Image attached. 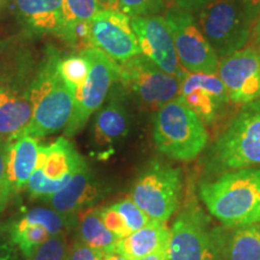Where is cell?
I'll return each instance as SVG.
<instances>
[{"instance_id":"obj_11","label":"cell","mask_w":260,"mask_h":260,"mask_svg":"<svg viewBox=\"0 0 260 260\" xmlns=\"http://www.w3.org/2000/svg\"><path fill=\"white\" fill-rule=\"evenodd\" d=\"M210 218L190 195L171 228L169 260H213Z\"/></svg>"},{"instance_id":"obj_12","label":"cell","mask_w":260,"mask_h":260,"mask_svg":"<svg viewBox=\"0 0 260 260\" xmlns=\"http://www.w3.org/2000/svg\"><path fill=\"white\" fill-rule=\"evenodd\" d=\"M75 224L76 216L59 213L48 207H34L10 224L9 235L11 242L28 259L48 239L65 234Z\"/></svg>"},{"instance_id":"obj_10","label":"cell","mask_w":260,"mask_h":260,"mask_svg":"<svg viewBox=\"0 0 260 260\" xmlns=\"http://www.w3.org/2000/svg\"><path fill=\"white\" fill-rule=\"evenodd\" d=\"M181 67L187 73L218 74L219 58L190 12L174 8L165 15Z\"/></svg>"},{"instance_id":"obj_31","label":"cell","mask_w":260,"mask_h":260,"mask_svg":"<svg viewBox=\"0 0 260 260\" xmlns=\"http://www.w3.org/2000/svg\"><path fill=\"white\" fill-rule=\"evenodd\" d=\"M8 147L9 139L0 138V212L5 209L11 197V188H10L8 169H6Z\"/></svg>"},{"instance_id":"obj_20","label":"cell","mask_w":260,"mask_h":260,"mask_svg":"<svg viewBox=\"0 0 260 260\" xmlns=\"http://www.w3.org/2000/svg\"><path fill=\"white\" fill-rule=\"evenodd\" d=\"M39 149L40 146L34 136L21 133L9 139L6 169L11 195H17L27 187L29 178L37 167Z\"/></svg>"},{"instance_id":"obj_38","label":"cell","mask_w":260,"mask_h":260,"mask_svg":"<svg viewBox=\"0 0 260 260\" xmlns=\"http://www.w3.org/2000/svg\"><path fill=\"white\" fill-rule=\"evenodd\" d=\"M254 32H255V41H256V44H258V46L260 48V15H259V17L256 18V24H255Z\"/></svg>"},{"instance_id":"obj_4","label":"cell","mask_w":260,"mask_h":260,"mask_svg":"<svg viewBox=\"0 0 260 260\" xmlns=\"http://www.w3.org/2000/svg\"><path fill=\"white\" fill-rule=\"evenodd\" d=\"M58 64L59 60L52 59L28 92L32 117L23 134L42 138L59 132L70 121L75 90L61 79Z\"/></svg>"},{"instance_id":"obj_14","label":"cell","mask_w":260,"mask_h":260,"mask_svg":"<svg viewBox=\"0 0 260 260\" xmlns=\"http://www.w3.org/2000/svg\"><path fill=\"white\" fill-rule=\"evenodd\" d=\"M218 77L230 103L237 105L260 99V48L247 47L219 60Z\"/></svg>"},{"instance_id":"obj_28","label":"cell","mask_w":260,"mask_h":260,"mask_svg":"<svg viewBox=\"0 0 260 260\" xmlns=\"http://www.w3.org/2000/svg\"><path fill=\"white\" fill-rule=\"evenodd\" d=\"M165 0H118L119 11L130 18L157 15L164 9Z\"/></svg>"},{"instance_id":"obj_8","label":"cell","mask_w":260,"mask_h":260,"mask_svg":"<svg viewBox=\"0 0 260 260\" xmlns=\"http://www.w3.org/2000/svg\"><path fill=\"white\" fill-rule=\"evenodd\" d=\"M118 81L140 105L157 111L178 96L182 80L165 73L148 58L139 54L122 63Z\"/></svg>"},{"instance_id":"obj_30","label":"cell","mask_w":260,"mask_h":260,"mask_svg":"<svg viewBox=\"0 0 260 260\" xmlns=\"http://www.w3.org/2000/svg\"><path fill=\"white\" fill-rule=\"evenodd\" d=\"M98 212H99L100 218H102L107 229L118 236L119 239H124V237L132 234L129 232L123 217L113 209L112 205L111 206L100 207V209H98Z\"/></svg>"},{"instance_id":"obj_16","label":"cell","mask_w":260,"mask_h":260,"mask_svg":"<svg viewBox=\"0 0 260 260\" xmlns=\"http://www.w3.org/2000/svg\"><path fill=\"white\" fill-rule=\"evenodd\" d=\"M178 99L200 118L204 125H212L230 103L218 75L186 73L181 81Z\"/></svg>"},{"instance_id":"obj_36","label":"cell","mask_w":260,"mask_h":260,"mask_svg":"<svg viewBox=\"0 0 260 260\" xmlns=\"http://www.w3.org/2000/svg\"><path fill=\"white\" fill-rule=\"evenodd\" d=\"M139 260H169V248L159 249V251L146 255Z\"/></svg>"},{"instance_id":"obj_39","label":"cell","mask_w":260,"mask_h":260,"mask_svg":"<svg viewBox=\"0 0 260 260\" xmlns=\"http://www.w3.org/2000/svg\"><path fill=\"white\" fill-rule=\"evenodd\" d=\"M100 2H106L109 5L118 4V0H100Z\"/></svg>"},{"instance_id":"obj_9","label":"cell","mask_w":260,"mask_h":260,"mask_svg":"<svg viewBox=\"0 0 260 260\" xmlns=\"http://www.w3.org/2000/svg\"><path fill=\"white\" fill-rule=\"evenodd\" d=\"M84 164L82 155L65 138H59L50 146H40L37 167L27 184L29 195L44 200L56 194Z\"/></svg>"},{"instance_id":"obj_7","label":"cell","mask_w":260,"mask_h":260,"mask_svg":"<svg viewBox=\"0 0 260 260\" xmlns=\"http://www.w3.org/2000/svg\"><path fill=\"white\" fill-rule=\"evenodd\" d=\"M82 53L88 58L90 68L86 81L75 92L74 110L64 132L69 138L81 132L90 116L102 107L113 83L119 77V67L103 51L89 47Z\"/></svg>"},{"instance_id":"obj_29","label":"cell","mask_w":260,"mask_h":260,"mask_svg":"<svg viewBox=\"0 0 260 260\" xmlns=\"http://www.w3.org/2000/svg\"><path fill=\"white\" fill-rule=\"evenodd\" d=\"M68 252L67 235L52 236L27 260H64Z\"/></svg>"},{"instance_id":"obj_24","label":"cell","mask_w":260,"mask_h":260,"mask_svg":"<svg viewBox=\"0 0 260 260\" xmlns=\"http://www.w3.org/2000/svg\"><path fill=\"white\" fill-rule=\"evenodd\" d=\"M79 240L96 252L100 256L116 253L119 237L107 229L100 218L98 209L81 214L79 220Z\"/></svg>"},{"instance_id":"obj_2","label":"cell","mask_w":260,"mask_h":260,"mask_svg":"<svg viewBox=\"0 0 260 260\" xmlns=\"http://www.w3.org/2000/svg\"><path fill=\"white\" fill-rule=\"evenodd\" d=\"M205 165L214 175L260 168V99L243 105L214 141Z\"/></svg>"},{"instance_id":"obj_37","label":"cell","mask_w":260,"mask_h":260,"mask_svg":"<svg viewBox=\"0 0 260 260\" xmlns=\"http://www.w3.org/2000/svg\"><path fill=\"white\" fill-rule=\"evenodd\" d=\"M102 260H129V259L121 254H118V253H111V254L102 256Z\"/></svg>"},{"instance_id":"obj_5","label":"cell","mask_w":260,"mask_h":260,"mask_svg":"<svg viewBox=\"0 0 260 260\" xmlns=\"http://www.w3.org/2000/svg\"><path fill=\"white\" fill-rule=\"evenodd\" d=\"M195 19L220 59L242 50L254 22L241 0H216L197 12Z\"/></svg>"},{"instance_id":"obj_25","label":"cell","mask_w":260,"mask_h":260,"mask_svg":"<svg viewBox=\"0 0 260 260\" xmlns=\"http://www.w3.org/2000/svg\"><path fill=\"white\" fill-rule=\"evenodd\" d=\"M89 60L81 52L80 54L68 57L67 59L59 61L58 70L68 86H70L75 92L83 84L89 73Z\"/></svg>"},{"instance_id":"obj_34","label":"cell","mask_w":260,"mask_h":260,"mask_svg":"<svg viewBox=\"0 0 260 260\" xmlns=\"http://www.w3.org/2000/svg\"><path fill=\"white\" fill-rule=\"evenodd\" d=\"M241 2L245 5L248 14L251 15L253 21H256V18L260 15V0H241Z\"/></svg>"},{"instance_id":"obj_3","label":"cell","mask_w":260,"mask_h":260,"mask_svg":"<svg viewBox=\"0 0 260 260\" xmlns=\"http://www.w3.org/2000/svg\"><path fill=\"white\" fill-rule=\"evenodd\" d=\"M153 140L165 157L191 161L203 153L209 141L206 126L178 96L154 113Z\"/></svg>"},{"instance_id":"obj_6","label":"cell","mask_w":260,"mask_h":260,"mask_svg":"<svg viewBox=\"0 0 260 260\" xmlns=\"http://www.w3.org/2000/svg\"><path fill=\"white\" fill-rule=\"evenodd\" d=\"M182 189L180 169L154 159L136 178L130 199L151 219L167 223L180 209Z\"/></svg>"},{"instance_id":"obj_27","label":"cell","mask_w":260,"mask_h":260,"mask_svg":"<svg viewBox=\"0 0 260 260\" xmlns=\"http://www.w3.org/2000/svg\"><path fill=\"white\" fill-rule=\"evenodd\" d=\"M112 207L123 217L129 232L132 234L142 229L152 220L130 198L113 204Z\"/></svg>"},{"instance_id":"obj_19","label":"cell","mask_w":260,"mask_h":260,"mask_svg":"<svg viewBox=\"0 0 260 260\" xmlns=\"http://www.w3.org/2000/svg\"><path fill=\"white\" fill-rule=\"evenodd\" d=\"M104 188L87 164H84L63 189L42 201L50 209L63 214L76 216V212L93 206L103 198Z\"/></svg>"},{"instance_id":"obj_26","label":"cell","mask_w":260,"mask_h":260,"mask_svg":"<svg viewBox=\"0 0 260 260\" xmlns=\"http://www.w3.org/2000/svg\"><path fill=\"white\" fill-rule=\"evenodd\" d=\"M102 9L100 0H63V25L89 22Z\"/></svg>"},{"instance_id":"obj_35","label":"cell","mask_w":260,"mask_h":260,"mask_svg":"<svg viewBox=\"0 0 260 260\" xmlns=\"http://www.w3.org/2000/svg\"><path fill=\"white\" fill-rule=\"evenodd\" d=\"M0 260H15L14 249L2 236H0Z\"/></svg>"},{"instance_id":"obj_18","label":"cell","mask_w":260,"mask_h":260,"mask_svg":"<svg viewBox=\"0 0 260 260\" xmlns=\"http://www.w3.org/2000/svg\"><path fill=\"white\" fill-rule=\"evenodd\" d=\"M213 260H260V224L210 230Z\"/></svg>"},{"instance_id":"obj_1","label":"cell","mask_w":260,"mask_h":260,"mask_svg":"<svg viewBox=\"0 0 260 260\" xmlns=\"http://www.w3.org/2000/svg\"><path fill=\"white\" fill-rule=\"evenodd\" d=\"M200 199L222 225L260 224V168H247L201 182Z\"/></svg>"},{"instance_id":"obj_22","label":"cell","mask_w":260,"mask_h":260,"mask_svg":"<svg viewBox=\"0 0 260 260\" xmlns=\"http://www.w3.org/2000/svg\"><path fill=\"white\" fill-rule=\"evenodd\" d=\"M15 5L29 30L58 34L63 25V0H15Z\"/></svg>"},{"instance_id":"obj_21","label":"cell","mask_w":260,"mask_h":260,"mask_svg":"<svg viewBox=\"0 0 260 260\" xmlns=\"http://www.w3.org/2000/svg\"><path fill=\"white\" fill-rule=\"evenodd\" d=\"M171 230L167 223L152 219L147 225L119 240L116 253L129 260H139L162 248H169Z\"/></svg>"},{"instance_id":"obj_23","label":"cell","mask_w":260,"mask_h":260,"mask_svg":"<svg viewBox=\"0 0 260 260\" xmlns=\"http://www.w3.org/2000/svg\"><path fill=\"white\" fill-rule=\"evenodd\" d=\"M32 117L29 94L23 95L0 86V138L10 139L21 134Z\"/></svg>"},{"instance_id":"obj_15","label":"cell","mask_w":260,"mask_h":260,"mask_svg":"<svg viewBox=\"0 0 260 260\" xmlns=\"http://www.w3.org/2000/svg\"><path fill=\"white\" fill-rule=\"evenodd\" d=\"M142 56L153 61L165 73L183 79L187 71L182 69L171 30L164 17L158 15L130 18Z\"/></svg>"},{"instance_id":"obj_32","label":"cell","mask_w":260,"mask_h":260,"mask_svg":"<svg viewBox=\"0 0 260 260\" xmlns=\"http://www.w3.org/2000/svg\"><path fill=\"white\" fill-rule=\"evenodd\" d=\"M64 260H102V256L79 239L68 248Z\"/></svg>"},{"instance_id":"obj_33","label":"cell","mask_w":260,"mask_h":260,"mask_svg":"<svg viewBox=\"0 0 260 260\" xmlns=\"http://www.w3.org/2000/svg\"><path fill=\"white\" fill-rule=\"evenodd\" d=\"M174 2L175 8L190 12L191 15H195L197 12H199L201 9H204L205 6L216 2V0H174Z\"/></svg>"},{"instance_id":"obj_13","label":"cell","mask_w":260,"mask_h":260,"mask_svg":"<svg viewBox=\"0 0 260 260\" xmlns=\"http://www.w3.org/2000/svg\"><path fill=\"white\" fill-rule=\"evenodd\" d=\"M89 40L93 47L121 64L141 54L130 18L118 10H102L90 19Z\"/></svg>"},{"instance_id":"obj_17","label":"cell","mask_w":260,"mask_h":260,"mask_svg":"<svg viewBox=\"0 0 260 260\" xmlns=\"http://www.w3.org/2000/svg\"><path fill=\"white\" fill-rule=\"evenodd\" d=\"M129 133V113L118 96L111 100L94 118L90 132L92 154L105 160L115 153L116 145L122 142Z\"/></svg>"}]
</instances>
